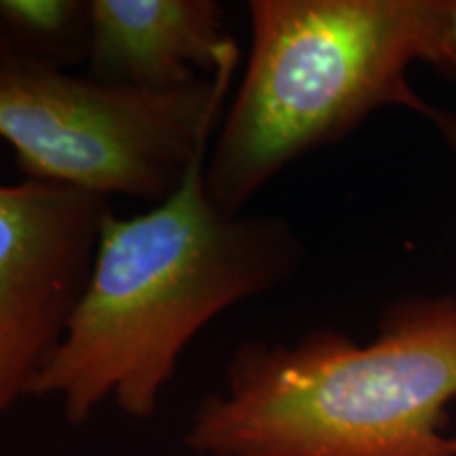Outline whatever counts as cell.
<instances>
[{"label":"cell","mask_w":456,"mask_h":456,"mask_svg":"<svg viewBox=\"0 0 456 456\" xmlns=\"http://www.w3.org/2000/svg\"><path fill=\"white\" fill-rule=\"evenodd\" d=\"M444 0H249L252 49L205 161V188L243 214L279 171L370 114L436 108L408 81L427 61Z\"/></svg>","instance_id":"cell-3"},{"label":"cell","mask_w":456,"mask_h":456,"mask_svg":"<svg viewBox=\"0 0 456 456\" xmlns=\"http://www.w3.org/2000/svg\"><path fill=\"white\" fill-rule=\"evenodd\" d=\"M429 121L436 125L444 142H446L448 148L454 152V157H456V114L436 108V112H433V117L429 118Z\"/></svg>","instance_id":"cell-9"},{"label":"cell","mask_w":456,"mask_h":456,"mask_svg":"<svg viewBox=\"0 0 456 456\" xmlns=\"http://www.w3.org/2000/svg\"><path fill=\"white\" fill-rule=\"evenodd\" d=\"M205 155L163 203L131 218L104 216L81 302L30 391L60 397L74 425L108 397L134 419L155 414L192 338L300 266L305 249L288 222L216 208Z\"/></svg>","instance_id":"cell-1"},{"label":"cell","mask_w":456,"mask_h":456,"mask_svg":"<svg viewBox=\"0 0 456 456\" xmlns=\"http://www.w3.org/2000/svg\"><path fill=\"white\" fill-rule=\"evenodd\" d=\"M89 34L91 0H0V64L72 70Z\"/></svg>","instance_id":"cell-7"},{"label":"cell","mask_w":456,"mask_h":456,"mask_svg":"<svg viewBox=\"0 0 456 456\" xmlns=\"http://www.w3.org/2000/svg\"><path fill=\"white\" fill-rule=\"evenodd\" d=\"M454 397L456 298H414L368 345L330 328L245 342L184 442L205 456H456L442 433Z\"/></svg>","instance_id":"cell-2"},{"label":"cell","mask_w":456,"mask_h":456,"mask_svg":"<svg viewBox=\"0 0 456 456\" xmlns=\"http://www.w3.org/2000/svg\"><path fill=\"white\" fill-rule=\"evenodd\" d=\"M108 209L55 182L0 184V412L30 395L64 340Z\"/></svg>","instance_id":"cell-5"},{"label":"cell","mask_w":456,"mask_h":456,"mask_svg":"<svg viewBox=\"0 0 456 456\" xmlns=\"http://www.w3.org/2000/svg\"><path fill=\"white\" fill-rule=\"evenodd\" d=\"M232 57L216 0H91L85 74L112 87L174 91L214 77Z\"/></svg>","instance_id":"cell-6"},{"label":"cell","mask_w":456,"mask_h":456,"mask_svg":"<svg viewBox=\"0 0 456 456\" xmlns=\"http://www.w3.org/2000/svg\"><path fill=\"white\" fill-rule=\"evenodd\" d=\"M427 64L456 81V0H444Z\"/></svg>","instance_id":"cell-8"},{"label":"cell","mask_w":456,"mask_h":456,"mask_svg":"<svg viewBox=\"0 0 456 456\" xmlns=\"http://www.w3.org/2000/svg\"><path fill=\"white\" fill-rule=\"evenodd\" d=\"M239 57L174 91L112 87L70 70L0 64V138L26 178L163 203L218 129Z\"/></svg>","instance_id":"cell-4"}]
</instances>
